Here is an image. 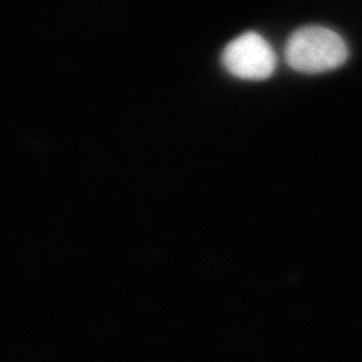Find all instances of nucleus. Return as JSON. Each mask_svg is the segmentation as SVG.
I'll return each instance as SVG.
<instances>
[{
	"instance_id": "1",
	"label": "nucleus",
	"mask_w": 362,
	"mask_h": 362,
	"mask_svg": "<svg viewBox=\"0 0 362 362\" xmlns=\"http://www.w3.org/2000/svg\"><path fill=\"white\" fill-rule=\"evenodd\" d=\"M349 58L344 40L323 26H305L293 32L286 44V61L294 71L319 74L337 70Z\"/></svg>"
},
{
	"instance_id": "2",
	"label": "nucleus",
	"mask_w": 362,
	"mask_h": 362,
	"mask_svg": "<svg viewBox=\"0 0 362 362\" xmlns=\"http://www.w3.org/2000/svg\"><path fill=\"white\" fill-rule=\"evenodd\" d=\"M222 64L226 71L243 81H264L275 71L276 56L262 35L246 32L223 49Z\"/></svg>"
}]
</instances>
